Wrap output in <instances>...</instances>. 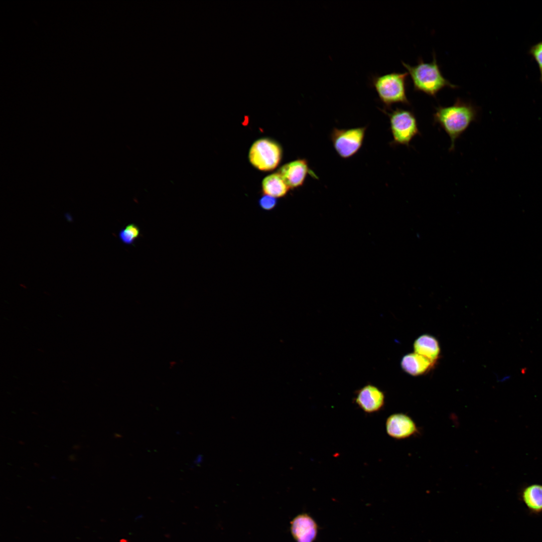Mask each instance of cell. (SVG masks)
Instances as JSON below:
<instances>
[{
  "mask_svg": "<svg viewBox=\"0 0 542 542\" xmlns=\"http://www.w3.org/2000/svg\"><path fill=\"white\" fill-rule=\"evenodd\" d=\"M258 204L261 209L266 211H270L276 206L277 200L275 197L264 194L259 199Z\"/></svg>",
  "mask_w": 542,
  "mask_h": 542,
  "instance_id": "e0dca14e",
  "label": "cell"
},
{
  "mask_svg": "<svg viewBox=\"0 0 542 542\" xmlns=\"http://www.w3.org/2000/svg\"><path fill=\"white\" fill-rule=\"evenodd\" d=\"M408 72H392L372 77V84L378 96L384 106V110H389L395 103L410 105L406 95V80Z\"/></svg>",
  "mask_w": 542,
  "mask_h": 542,
  "instance_id": "3957f363",
  "label": "cell"
},
{
  "mask_svg": "<svg viewBox=\"0 0 542 542\" xmlns=\"http://www.w3.org/2000/svg\"><path fill=\"white\" fill-rule=\"evenodd\" d=\"M366 129L365 126L344 129L334 128L330 137L338 155L346 159L355 155L362 146Z\"/></svg>",
  "mask_w": 542,
  "mask_h": 542,
  "instance_id": "8992f818",
  "label": "cell"
},
{
  "mask_svg": "<svg viewBox=\"0 0 542 542\" xmlns=\"http://www.w3.org/2000/svg\"><path fill=\"white\" fill-rule=\"evenodd\" d=\"M389 119L390 129L392 137L390 144L409 147L413 139L420 135L417 119L413 111L406 109L382 110Z\"/></svg>",
  "mask_w": 542,
  "mask_h": 542,
  "instance_id": "277c9868",
  "label": "cell"
},
{
  "mask_svg": "<svg viewBox=\"0 0 542 542\" xmlns=\"http://www.w3.org/2000/svg\"><path fill=\"white\" fill-rule=\"evenodd\" d=\"M140 235L139 227L133 223L127 225L118 233L120 240L126 245L132 244Z\"/></svg>",
  "mask_w": 542,
  "mask_h": 542,
  "instance_id": "9a60e30c",
  "label": "cell"
},
{
  "mask_svg": "<svg viewBox=\"0 0 542 542\" xmlns=\"http://www.w3.org/2000/svg\"><path fill=\"white\" fill-rule=\"evenodd\" d=\"M522 499L527 507L534 513L542 511V485L533 484L525 487Z\"/></svg>",
  "mask_w": 542,
  "mask_h": 542,
  "instance_id": "5bb4252c",
  "label": "cell"
},
{
  "mask_svg": "<svg viewBox=\"0 0 542 542\" xmlns=\"http://www.w3.org/2000/svg\"><path fill=\"white\" fill-rule=\"evenodd\" d=\"M261 184L264 194L276 198L285 196L290 189L289 187L278 173L272 174L265 177Z\"/></svg>",
  "mask_w": 542,
  "mask_h": 542,
  "instance_id": "4fadbf2b",
  "label": "cell"
},
{
  "mask_svg": "<svg viewBox=\"0 0 542 542\" xmlns=\"http://www.w3.org/2000/svg\"><path fill=\"white\" fill-rule=\"evenodd\" d=\"M282 156V150L277 142L269 138H261L251 145L248 158L250 163L257 169L269 171L279 165Z\"/></svg>",
  "mask_w": 542,
  "mask_h": 542,
  "instance_id": "5b68a950",
  "label": "cell"
},
{
  "mask_svg": "<svg viewBox=\"0 0 542 542\" xmlns=\"http://www.w3.org/2000/svg\"><path fill=\"white\" fill-rule=\"evenodd\" d=\"M290 531L296 542H314L317 536L318 526L310 515L303 513L291 521Z\"/></svg>",
  "mask_w": 542,
  "mask_h": 542,
  "instance_id": "ba28073f",
  "label": "cell"
},
{
  "mask_svg": "<svg viewBox=\"0 0 542 542\" xmlns=\"http://www.w3.org/2000/svg\"><path fill=\"white\" fill-rule=\"evenodd\" d=\"M478 117V108L469 101L457 98L449 106L435 108L433 114L435 124H439L447 133L451 141L450 151L455 149L456 140Z\"/></svg>",
  "mask_w": 542,
  "mask_h": 542,
  "instance_id": "6da1fadb",
  "label": "cell"
},
{
  "mask_svg": "<svg viewBox=\"0 0 542 542\" xmlns=\"http://www.w3.org/2000/svg\"><path fill=\"white\" fill-rule=\"evenodd\" d=\"M290 189L302 186L308 174L314 173L310 170L307 161L304 159H297L282 166L278 171Z\"/></svg>",
  "mask_w": 542,
  "mask_h": 542,
  "instance_id": "9c48e42d",
  "label": "cell"
},
{
  "mask_svg": "<svg viewBox=\"0 0 542 542\" xmlns=\"http://www.w3.org/2000/svg\"><path fill=\"white\" fill-rule=\"evenodd\" d=\"M529 54L536 62L540 73V80L542 82V41L531 47Z\"/></svg>",
  "mask_w": 542,
  "mask_h": 542,
  "instance_id": "2e32d148",
  "label": "cell"
},
{
  "mask_svg": "<svg viewBox=\"0 0 542 542\" xmlns=\"http://www.w3.org/2000/svg\"><path fill=\"white\" fill-rule=\"evenodd\" d=\"M385 428L389 437L397 440L409 438L418 430L412 419L402 413L390 415L386 420Z\"/></svg>",
  "mask_w": 542,
  "mask_h": 542,
  "instance_id": "30bf717a",
  "label": "cell"
},
{
  "mask_svg": "<svg viewBox=\"0 0 542 542\" xmlns=\"http://www.w3.org/2000/svg\"><path fill=\"white\" fill-rule=\"evenodd\" d=\"M415 352L436 362L440 354L438 340L433 336L424 334L418 337L414 343Z\"/></svg>",
  "mask_w": 542,
  "mask_h": 542,
  "instance_id": "7c38bea8",
  "label": "cell"
},
{
  "mask_svg": "<svg viewBox=\"0 0 542 542\" xmlns=\"http://www.w3.org/2000/svg\"><path fill=\"white\" fill-rule=\"evenodd\" d=\"M354 402L365 413L380 411L385 403L384 393L377 386L368 384L357 390Z\"/></svg>",
  "mask_w": 542,
  "mask_h": 542,
  "instance_id": "52a82bcc",
  "label": "cell"
},
{
  "mask_svg": "<svg viewBox=\"0 0 542 542\" xmlns=\"http://www.w3.org/2000/svg\"><path fill=\"white\" fill-rule=\"evenodd\" d=\"M435 364V362L415 352L406 354L401 361V368L413 376L426 373Z\"/></svg>",
  "mask_w": 542,
  "mask_h": 542,
  "instance_id": "8fae6325",
  "label": "cell"
},
{
  "mask_svg": "<svg viewBox=\"0 0 542 542\" xmlns=\"http://www.w3.org/2000/svg\"><path fill=\"white\" fill-rule=\"evenodd\" d=\"M401 63L411 76L415 91L422 92L436 97L437 93L446 87L452 89L458 87L444 77L435 53L433 61L430 63H425L421 58H419L418 64L415 66L403 61Z\"/></svg>",
  "mask_w": 542,
  "mask_h": 542,
  "instance_id": "7a4b0ae2",
  "label": "cell"
}]
</instances>
